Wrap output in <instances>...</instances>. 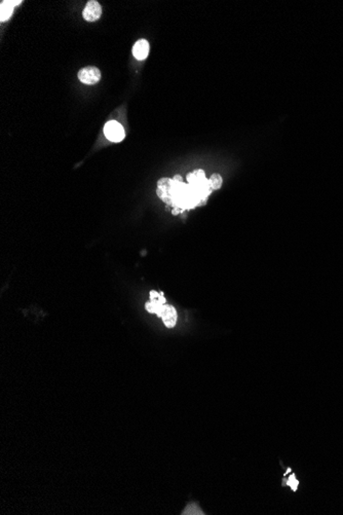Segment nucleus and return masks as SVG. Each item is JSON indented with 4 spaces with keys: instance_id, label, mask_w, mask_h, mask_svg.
<instances>
[{
    "instance_id": "nucleus-1",
    "label": "nucleus",
    "mask_w": 343,
    "mask_h": 515,
    "mask_svg": "<svg viewBox=\"0 0 343 515\" xmlns=\"http://www.w3.org/2000/svg\"><path fill=\"white\" fill-rule=\"evenodd\" d=\"M156 193L163 202L182 211L206 202L204 196L191 184H185L182 180L174 178H161L157 182Z\"/></svg>"
},
{
    "instance_id": "nucleus-2",
    "label": "nucleus",
    "mask_w": 343,
    "mask_h": 515,
    "mask_svg": "<svg viewBox=\"0 0 343 515\" xmlns=\"http://www.w3.org/2000/svg\"><path fill=\"white\" fill-rule=\"evenodd\" d=\"M187 181L195 188L199 193H201L205 199H207L208 195L211 193L212 189L210 187V182L206 178V173L204 170H195L187 175Z\"/></svg>"
},
{
    "instance_id": "nucleus-3",
    "label": "nucleus",
    "mask_w": 343,
    "mask_h": 515,
    "mask_svg": "<svg viewBox=\"0 0 343 515\" xmlns=\"http://www.w3.org/2000/svg\"><path fill=\"white\" fill-rule=\"evenodd\" d=\"M104 134L109 141L114 143L122 141L125 136L122 126L115 121H110L105 125Z\"/></svg>"
},
{
    "instance_id": "nucleus-4",
    "label": "nucleus",
    "mask_w": 343,
    "mask_h": 515,
    "mask_svg": "<svg viewBox=\"0 0 343 515\" xmlns=\"http://www.w3.org/2000/svg\"><path fill=\"white\" fill-rule=\"evenodd\" d=\"M78 79L84 84H96L101 79V71L94 66L84 67L79 70Z\"/></svg>"
},
{
    "instance_id": "nucleus-5",
    "label": "nucleus",
    "mask_w": 343,
    "mask_h": 515,
    "mask_svg": "<svg viewBox=\"0 0 343 515\" xmlns=\"http://www.w3.org/2000/svg\"><path fill=\"white\" fill-rule=\"evenodd\" d=\"M82 16L85 21L88 22H96L102 16V7L96 0H91L85 5Z\"/></svg>"
},
{
    "instance_id": "nucleus-6",
    "label": "nucleus",
    "mask_w": 343,
    "mask_h": 515,
    "mask_svg": "<svg viewBox=\"0 0 343 515\" xmlns=\"http://www.w3.org/2000/svg\"><path fill=\"white\" fill-rule=\"evenodd\" d=\"M159 317H161L163 319L164 324L168 328H173V327H175V325L177 323L178 315H177L176 309L173 306L164 305L162 307Z\"/></svg>"
},
{
    "instance_id": "nucleus-7",
    "label": "nucleus",
    "mask_w": 343,
    "mask_h": 515,
    "mask_svg": "<svg viewBox=\"0 0 343 515\" xmlns=\"http://www.w3.org/2000/svg\"><path fill=\"white\" fill-rule=\"evenodd\" d=\"M149 54V42L146 39H140L134 45L133 55L137 60H144Z\"/></svg>"
},
{
    "instance_id": "nucleus-8",
    "label": "nucleus",
    "mask_w": 343,
    "mask_h": 515,
    "mask_svg": "<svg viewBox=\"0 0 343 515\" xmlns=\"http://www.w3.org/2000/svg\"><path fill=\"white\" fill-rule=\"evenodd\" d=\"M20 3L21 0H19V1H1V8H0V10H1V12H0V19H1V22L7 21L11 16L13 7Z\"/></svg>"
},
{
    "instance_id": "nucleus-9",
    "label": "nucleus",
    "mask_w": 343,
    "mask_h": 515,
    "mask_svg": "<svg viewBox=\"0 0 343 515\" xmlns=\"http://www.w3.org/2000/svg\"><path fill=\"white\" fill-rule=\"evenodd\" d=\"M150 302L157 306L166 305V298L163 293H159L154 290L150 291Z\"/></svg>"
},
{
    "instance_id": "nucleus-10",
    "label": "nucleus",
    "mask_w": 343,
    "mask_h": 515,
    "mask_svg": "<svg viewBox=\"0 0 343 515\" xmlns=\"http://www.w3.org/2000/svg\"><path fill=\"white\" fill-rule=\"evenodd\" d=\"M209 182H210L211 189L214 190V191H216V190H219L222 187L223 180H222V177L219 174H213L211 176V178L209 179Z\"/></svg>"
},
{
    "instance_id": "nucleus-11",
    "label": "nucleus",
    "mask_w": 343,
    "mask_h": 515,
    "mask_svg": "<svg viewBox=\"0 0 343 515\" xmlns=\"http://www.w3.org/2000/svg\"><path fill=\"white\" fill-rule=\"evenodd\" d=\"M181 212H182V210L179 208H174L173 210H172V213H173L174 215H178V214H180Z\"/></svg>"
}]
</instances>
